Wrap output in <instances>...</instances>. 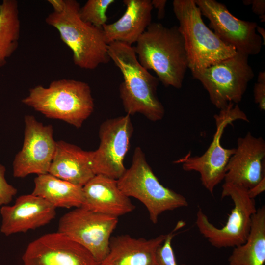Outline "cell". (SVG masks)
<instances>
[{
    "mask_svg": "<svg viewBox=\"0 0 265 265\" xmlns=\"http://www.w3.org/2000/svg\"><path fill=\"white\" fill-rule=\"evenodd\" d=\"M256 30L258 33V34H260V36L262 37L263 41L264 42V45L265 44V29L262 27L257 26L256 27Z\"/></svg>",
    "mask_w": 265,
    "mask_h": 265,
    "instance_id": "cell-31",
    "label": "cell"
},
{
    "mask_svg": "<svg viewBox=\"0 0 265 265\" xmlns=\"http://www.w3.org/2000/svg\"><path fill=\"white\" fill-rule=\"evenodd\" d=\"M24 142L13 162V175L24 178L48 173L56 148L52 125H45L31 115L24 117Z\"/></svg>",
    "mask_w": 265,
    "mask_h": 265,
    "instance_id": "cell-13",
    "label": "cell"
},
{
    "mask_svg": "<svg viewBox=\"0 0 265 265\" xmlns=\"http://www.w3.org/2000/svg\"><path fill=\"white\" fill-rule=\"evenodd\" d=\"M173 8L184 40L188 68L192 75L237 53L205 25L194 0H174Z\"/></svg>",
    "mask_w": 265,
    "mask_h": 265,
    "instance_id": "cell-5",
    "label": "cell"
},
{
    "mask_svg": "<svg viewBox=\"0 0 265 265\" xmlns=\"http://www.w3.org/2000/svg\"><path fill=\"white\" fill-rule=\"evenodd\" d=\"M5 167L0 163V208L9 203L17 194V190L7 182Z\"/></svg>",
    "mask_w": 265,
    "mask_h": 265,
    "instance_id": "cell-26",
    "label": "cell"
},
{
    "mask_svg": "<svg viewBox=\"0 0 265 265\" xmlns=\"http://www.w3.org/2000/svg\"><path fill=\"white\" fill-rule=\"evenodd\" d=\"M22 260L24 265H99L87 250L58 231L30 242Z\"/></svg>",
    "mask_w": 265,
    "mask_h": 265,
    "instance_id": "cell-14",
    "label": "cell"
},
{
    "mask_svg": "<svg viewBox=\"0 0 265 265\" xmlns=\"http://www.w3.org/2000/svg\"><path fill=\"white\" fill-rule=\"evenodd\" d=\"M229 197L234 208L225 224L215 227L199 208L195 223L200 233L210 244L217 248L236 247L244 243L248 237L253 215L257 211L254 199L250 198L247 189L230 183L222 186L221 197Z\"/></svg>",
    "mask_w": 265,
    "mask_h": 265,
    "instance_id": "cell-7",
    "label": "cell"
},
{
    "mask_svg": "<svg viewBox=\"0 0 265 265\" xmlns=\"http://www.w3.org/2000/svg\"><path fill=\"white\" fill-rule=\"evenodd\" d=\"M133 127L130 116L107 119L100 125V145L91 151L92 167L95 175L117 180L125 172L124 159L130 144Z\"/></svg>",
    "mask_w": 265,
    "mask_h": 265,
    "instance_id": "cell-11",
    "label": "cell"
},
{
    "mask_svg": "<svg viewBox=\"0 0 265 265\" xmlns=\"http://www.w3.org/2000/svg\"><path fill=\"white\" fill-rule=\"evenodd\" d=\"M117 181L125 195L138 199L145 206L154 224L163 212L188 205L185 196L160 183L139 147L134 151L131 166Z\"/></svg>",
    "mask_w": 265,
    "mask_h": 265,
    "instance_id": "cell-6",
    "label": "cell"
},
{
    "mask_svg": "<svg viewBox=\"0 0 265 265\" xmlns=\"http://www.w3.org/2000/svg\"><path fill=\"white\" fill-rule=\"evenodd\" d=\"M21 102L47 118L62 120L77 128L82 126L94 108L89 84L70 79L53 81L47 87L39 85L32 88Z\"/></svg>",
    "mask_w": 265,
    "mask_h": 265,
    "instance_id": "cell-4",
    "label": "cell"
},
{
    "mask_svg": "<svg viewBox=\"0 0 265 265\" xmlns=\"http://www.w3.org/2000/svg\"><path fill=\"white\" fill-rule=\"evenodd\" d=\"M248 56L239 53L192 75L208 92L212 103L218 109L230 103L237 104L245 93L254 72Z\"/></svg>",
    "mask_w": 265,
    "mask_h": 265,
    "instance_id": "cell-9",
    "label": "cell"
},
{
    "mask_svg": "<svg viewBox=\"0 0 265 265\" xmlns=\"http://www.w3.org/2000/svg\"><path fill=\"white\" fill-rule=\"evenodd\" d=\"M254 101L261 111L265 110V72L259 73L257 82L254 87Z\"/></svg>",
    "mask_w": 265,
    "mask_h": 265,
    "instance_id": "cell-27",
    "label": "cell"
},
{
    "mask_svg": "<svg viewBox=\"0 0 265 265\" xmlns=\"http://www.w3.org/2000/svg\"><path fill=\"white\" fill-rule=\"evenodd\" d=\"M56 208L32 194L21 195L12 206L0 208L1 232L6 236L26 232L44 226L55 218Z\"/></svg>",
    "mask_w": 265,
    "mask_h": 265,
    "instance_id": "cell-16",
    "label": "cell"
},
{
    "mask_svg": "<svg viewBox=\"0 0 265 265\" xmlns=\"http://www.w3.org/2000/svg\"><path fill=\"white\" fill-rule=\"evenodd\" d=\"M91 151L63 140L56 141L48 173L83 187L95 174L92 167Z\"/></svg>",
    "mask_w": 265,
    "mask_h": 265,
    "instance_id": "cell-20",
    "label": "cell"
},
{
    "mask_svg": "<svg viewBox=\"0 0 265 265\" xmlns=\"http://www.w3.org/2000/svg\"><path fill=\"white\" fill-rule=\"evenodd\" d=\"M20 28L18 1L3 0L0 4V67L17 50Z\"/></svg>",
    "mask_w": 265,
    "mask_h": 265,
    "instance_id": "cell-23",
    "label": "cell"
},
{
    "mask_svg": "<svg viewBox=\"0 0 265 265\" xmlns=\"http://www.w3.org/2000/svg\"><path fill=\"white\" fill-rule=\"evenodd\" d=\"M136 43L134 49L140 64L153 70L165 86L180 89L188 62L178 26L152 22Z\"/></svg>",
    "mask_w": 265,
    "mask_h": 265,
    "instance_id": "cell-1",
    "label": "cell"
},
{
    "mask_svg": "<svg viewBox=\"0 0 265 265\" xmlns=\"http://www.w3.org/2000/svg\"><path fill=\"white\" fill-rule=\"evenodd\" d=\"M114 2V0H88L80 7L79 16L84 22L102 28L108 19L106 11Z\"/></svg>",
    "mask_w": 265,
    "mask_h": 265,
    "instance_id": "cell-24",
    "label": "cell"
},
{
    "mask_svg": "<svg viewBox=\"0 0 265 265\" xmlns=\"http://www.w3.org/2000/svg\"><path fill=\"white\" fill-rule=\"evenodd\" d=\"M126 9L116 21L102 27L106 43L120 42L130 45L136 43L152 23L151 0H124Z\"/></svg>",
    "mask_w": 265,
    "mask_h": 265,
    "instance_id": "cell-19",
    "label": "cell"
},
{
    "mask_svg": "<svg viewBox=\"0 0 265 265\" xmlns=\"http://www.w3.org/2000/svg\"><path fill=\"white\" fill-rule=\"evenodd\" d=\"M245 5H252L253 12L258 15L262 22L265 21V0H243Z\"/></svg>",
    "mask_w": 265,
    "mask_h": 265,
    "instance_id": "cell-28",
    "label": "cell"
},
{
    "mask_svg": "<svg viewBox=\"0 0 265 265\" xmlns=\"http://www.w3.org/2000/svg\"><path fill=\"white\" fill-rule=\"evenodd\" d=\"M265 177V142L248 132L237 146L226 168L225 183L251 188Z\"/></svg>",
    "mask_w": 265,
    "mask_h": 265,
    "instance_id": "cell-15",
    "label": "cell"
},
{
    "mask_svg": "<svg viewBox=\"0 0 265 265\" xmlns=\"http://www.w3.org/2000/svg\"><path fill=\"white\" fill-rule=\"evenodd\" d=\"M32 194L41 197L56 208L80 207L83 201L82 187L49 173L39 175L34 180Z\"/></svg>",
    "mask_w": 265,
    "mask_h": 265,
    "instance_id": "cell-21",
    "label": "cell"
},
{
    "mask_svg": "<svg viewBox=\"0 0 265 265\" xmlns=\"http://www.w3.org/2000/svg\"><path fill=\"white\" fill-rule=\"evenodd\" d=\"M80 7L75 0H63L61 7L49 14L45 22L58 31L61 40L71 50L75 65L94 70L110 61L108 44L102 28L80 19Z\"/></svg>",
    "mask_w": 265,
    "mask_h": 265,
    "instance_id": "cell-3",
    "label": "cell"
},
{
    "mask_svg": "<svg viewBox=\"0 0 265 265\" xmlns=\"http://www.w3.org/2000/svg\"><path fill=\"white\" fill-rule=\"evenodd\" d=\"M81 207L88 210L118 217L135 209L129 197L119 188L116 180L95 175L83 187Z\"/></svg>",
    "mask_w": 265,
    "mask_h": 265,
    "instance_id": "cell-17",
    "label": "cell"
},
{
    "mask_svg": "<svg viewBox=\"0 0 265 265\" xmlns=\"http://www.w3.org/2000/svg\"><path fill=\"white\" fill-rule=\"evenodd\" d=\"M213 117L216 130L212 142L204 153L200 156H192L189 152L174 161L175 164H181L185 171L198 172L202 185L212 195L215 187L224 180L228 162L235 152V148H225L221 145L224 130L236 120L249 122L247 115L238 105L234 106L233 103L220 110Z\"/></svg>",
    "mask_w": 265,
    "mask_h": 265,
    "instance_id": "cell-8",
    "label": "cell"
},
{
    "mask_svg": "<svg viewBox=\"0 0 265 265\" xmlns=\"http://www.w3.org/2000/svg\"><path fill=\"white\" fill-rule=\"evenodd\" d=\"M167 235L146 239L129 235L111 237L109 250L99 265H158L157 252Z\"/></svg>",
    "mask_w": 265,
    "mask_h": 265,
    "instance_id": "cell-18",
    "label": "cell"
},
{
    "mask_svg": "<svg viewBox=\"0 0 265 265\" xmlns=\"http://www.w3.org/2000/svg\"><path fill=\"white\" fill-rule=\"evenodd\" d=\"M108 54L123 75L119 90L126 114L140 113L153 122L162 120L165 109L157 95L159 80L140 64L134 47L114 42L108 45Z\"/></svg>",
    "mask_w": 265,
    "mask_h": 265,
    "instance_id": "cell-2",
    "label": "cell"
},
{
    "mask_svg": "<svg viewBox=\"0 0 265 265\" xmlns=\"http://www.w3.org/2000/svg\"><path fill=\"white\" fill-rule=\"evenodd\" d=\"M265 262V207L257 209L253 215L246 242L234 247L228 265H264Z\"/></svg>",
    "mask_w": 265,
    "mask_h": 265,
    "instance_id": "cell-22",
    "label": "cell"
},
{
    "mask_svg": "<svg viewBox=\"0 0 265 265\" xmlns=\"http://www.w3.org/2000/svg\"><path fill=\"white\" fill-rule=\"evenodd\" d=\"M181 226L177 225L174 230L167 234V237L159 246L157 252L158 265H179L176 260L172 246V240L175 235V232L180 228ZM181 265H190L182 264Z\"/></svg>",
    "mask_w": 265,
    "mask_h": 265,
    "instance_id": "cell-25",
    "label": "cell"
},
{
    "mask_svg": "<svg viewBox=\"0 0 265 265\" xmlns=\"http://www.w3.org/2000/svg\"><path fill=\"white\" fill-rule=\"evenodd\" d=\"M118 222L117 217L80 207L60 218L58 232L85 248L100 263L109 252L111 236Z\"/></svg>",
    "mask_w": 265,
    "mask_h": 265,
    "instance_id": "cell-10",
    "label": "cell"
},
{
    "mask_svg": "<svg viewBox=\"0 0 265 265\" xmlns=\"http://www.w3.org/2000/svg\"><path fill=\"white\" fill-rule=\"evenodd\" d=\"M166 0H153L151 3L153 7L157 9V16L159 19L164 18L165 14Z\"/></svg>",
    "mask_w": 265,
    "mask_h": 265,
    "instance_id": "cell-30",
    "label": "cell"
},
{
    "mask_svg": "<svg viewBox=\"0 0 265 265\" xmlns=\"http://www.w3.org/2000/svg\"><path fill=\"white\" fill-rule=\"evenodd\" d=\"M194 1L202 15L209 20L213 32L224 43L248 56L260 52L263 41L256 32V22L238 19L225 5L216 0Z\"/></svg>",
    "mask_w": 265,
    "mask_h": 265,
    "instance_id": "cell-12",
    "label": "cell"
},
{
    "mask_svg": "<svg viewBox=\"0 0 265 265\" xmlns=\"http://www.w3.org/2000/svg\"><path fill=\"white\" fill-rule=\"evenodd\" d=\"M265 190V177L251 188L247 190L249 196L255 199L256 197L261 194Z\"/></svg>",
    "mask_w": 265,
    "mask_h": 265,
    "instance_id": "cell-29",
    "label": "cell"
}]
</instances>
